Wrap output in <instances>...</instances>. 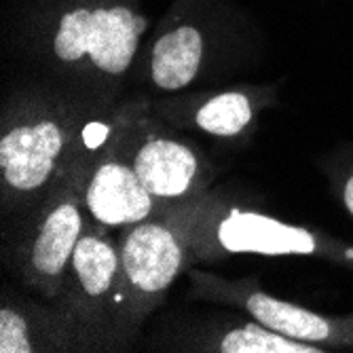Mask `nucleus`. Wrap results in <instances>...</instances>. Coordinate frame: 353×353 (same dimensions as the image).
Listing matches in <instances>:
<instances>
[{
    "label": "nucleus",
    "mask_w": 353,
    "mask_h": 353,
    "mask_svg": "<svg viewBox=\"0 0 353 353\" xmlns=\"http://www.w3.org/2000/svg\"><path fill=\"white\" fill-rule=\"evenodd\" d=\"M150 28L144 0H23L11 43L47 79L119 104Z\"/></svg>",
    "instance_id": "obj_1"
},
{
    "label": "nucleus",
    "mask_w": 353,
    "mask_h": 353,
    "mask_svg": "<svg viewBox=\"0 0 353 353\" xmlns=\"http://www.w3.org/2000/svg\"><path fill=\"white\" fill-rule=\"evenodd\" d=\"M117 106L51 79L13 89L0 117L3 216L17 222L37 208Z\"/></svg>",
    "instance_id": "obj_2"
},
{
    "label": "nucleus",
    "mask_w": 353,
    "mask_h": 353,
    "mask_svg": "<svg viewBox=\"0 0 353 353\" xmlns=\"http://www.w3.org/2000/svg\"><path fill=\"white\" fill-rule=\"evenodd\" d=\"M263 34L231 0H172L142 43L130 89L146 98L201 89L256 59Z\"/></svg>",
    "instance_id": "obj_3"
},
{
    "label": "nucleus",
    "mask_w": 353,
    "mask_h": 353,
    "mask_svg": "<svg viewBox=\"0 0 353 353\" xmlns=\"http://www.w3.org/2000/svg\"><path fill=\"white\" fill-rule=\"evenodd\" d=\"M180 216L192 265H216L231 256L317 259L353 273V243L322 229L294 224L205 190L172 205Z\"/></svg>",
    "instance_id": "obj_4"
},
{
    "label": "nucleus",
    "mask_w": 353,
    "mask_h": 353,
    "mask_svg": "<svg viewBox=\"0 0 353 353\" xmlns=\"http://www.w3.org/2000/svg\"><path fill=\"white\" fill-rule=\"evenodd\" d=\"M112 121L114 112L95 125L68 170L49 188L41 203L13 227V241L9 243L11 269L28 290L47 301L57 299L74 248L85 233L89 220L85 182L95 154L112 130Z\"/></svg>",
    "instance_id": "obj_5"
},
{
    "label": "nucleus",
    "mask_w": 353,
    "mask_h": 353,
    "mask_svg": "<svg viewBox=\"0 0 353 353\" xmlns=\"http://www.w3.org/2000/svg\"><path fill=\"white\" fill-rule=\"evenodd\" d=\"M114 138L144 188L161 205L195 199L216 180V170L203 148L157 117L142 93H132L119 102Z\"/></svg>",
    "instance_id": "obj_6"
},
{
    "label": "nucleus",
    "mask_w": 353,
    "mask_h": 353,
    "mask_svg": "<svg viewBox=\"0 0 353 353\" xmlns=\"http://www.w3.org/2000/svg\"><path fill=\"white\" fill-rule=\"evenodd\" d=\"M55 303L79 324L91 351L136 347L125 322L117 231L87 220Z\"/></svg>",
    "instance_id": "obj_7"
},
{
    "label": "nucleus",
    "mask_w": 353,
    "mask_h": 353,
    "mask_svg": "<svg viewBox=\"0 0 353 353\" xmlns=\"http://www.w3.org/2000/svg\"><path fill=\"white\" fill-rule=\"evenodd\" d=\"M127 332L138 343L148 317L192 267L184 224L172 205L119 231Z\"/></svg>",
    "instance_id": "obj_8"
},
{
    "label": "nucleus",
    "mask_w": 353,
    "mask_h": 353,
    "mask_svg": "<svg viewBox=\"0 0 353 353\" xmlns=\"http://www.w3.org/2000/svg\"><path fill=\"white\" fill-rule=\"evenodd\" d=\"M190 301L227 305L248 313L269 330L330 351H353V311L330 315L265 292L256 277H222L192 265L186 271Z\"/></svg>",
    "instance_id": "obj_9"
},
{
    "label": "nucleus",
    "mask_w": 353,
    "mask_h": 353,
    "mask_svg": "<svg viewBox=\"0 0 353 353\" xmlns=\"http://www.w3.org/2000/svg\"><path fill=\"white\" fill-rule=\"evenodd\" d=\"M277 85L231 83L188 89L148 98L150 110L184 134H199L214 142L243 144L256 130L265 110L277 106Z\"/></svg>",
    "instance_id": "obj_10"
},
{
    "label": "nucleus",
    "mask_w": 353,
    "mask_h": 353,
    "mask_svg": "<svg viewBox=\"0 0 353 353\" xmlns=\"http://www.w3.org/2000/svg\"><path fill=\"white\" fill-rule=\"evenodd\" d=\"M144 347L182 353H326L322 347L281 336L233 307L172 313L154 324Z\"/></svg>",
    "instance_id": "obj_11"
},
{
    "label": "nucleus",
    "mask_w": 353,
    "mask_h": 353,
    "mask_svg": "<svg viewBox=\"0 0 353 353\" xmlns=\"http://www.w3.org/2000/svg\"><path fill=\"white\" fill-rule=\"evenodd\" d=\"M168 205L159 203L144 188L130 159L121 150L112 130L100 146L85 182L87 218L110 231L142 222Z\"/></svg>",
    "instance_id": "obj_12"
},
{
    "label": "nucleus",
    "mask_w": 353,
    "mask_h": 353,
    "mask_svg": "<svg viewBox=\"0 0 353 353\" xmlns=\"http://www.w3.org/2000/svg\"><path fill=\"white\" fill-rule=\"evenodd\" d=\"M91 345L55 301L23 296L9 285L0 299V353H89Z\"/></svg>",
    "instance_id": "obj_13"
},
{
    "label": "nucleus",
    "mask_w": 353,
    "mask_h": 353,
    "mask_svg": "<svg viewBox=\"0 0 353 353\" xmlns=\"http://www.w3.org/2000/svg\"><path fill=\"white\" fill-rule=\"evenodd\" d=\"M317 165L326 174L334 197L353 222V146L332 150L324 159H319Z\"/></svg>",
    "instance_id": "obj_14"
}]
</instances>
